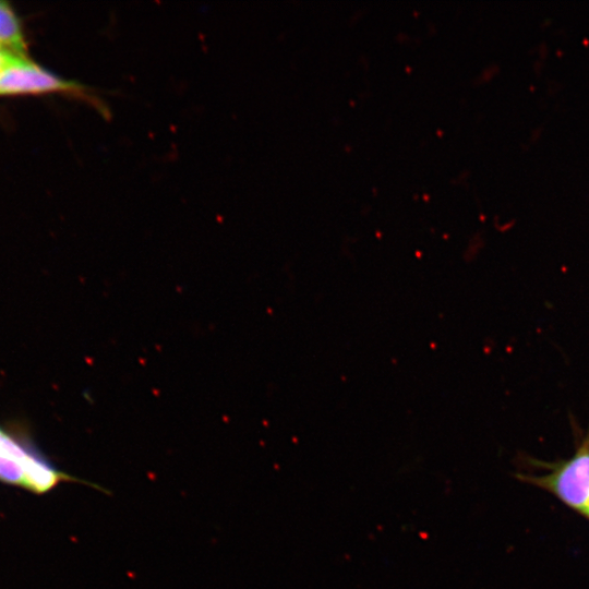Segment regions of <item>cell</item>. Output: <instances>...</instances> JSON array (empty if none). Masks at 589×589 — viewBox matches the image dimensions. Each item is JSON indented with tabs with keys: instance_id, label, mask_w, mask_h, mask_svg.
I'll return each mask as SVG.
<instances>
[{
	"instance_id": "cell-1",
	"label": "cell",
	"mask_w": 589,
	"mask_h": 589,
	"mask_svg": "<svg viewBox=\"0 0 589 589\" xmlns=\"http://www.w3.org/2000/svg\"><path fill=\"white\" fill-rule=\"evenodd\" d=\"M0 482L45 494L59 484H86L107 494L98 484L73 477L57 468L29 442L0 426Z\"/></svg>"
},
{
	"instance_id": "cell-2",
	"label": "cell",
	"mask_w": 589,
	"mask_h": 589,
	"mask_svg": "<svg viewBox=\"0 0 589 589\" xmlns=\"http://www.w3.org/2000/svg\"><path fill=\"white\" fill-rule=\"evenodd\" d=\"M62 93L77 97L97 109L109 119L107 105L89 87L76 81L64 80L29 61L28 58L13 57L0 72V95Z\"/></svg>"
},
{
	"instance_id": "cell-3",
	"label": "cell",
	"mask_w": 589,
	"mask_h": 589,
	"mask_svg": "<svg viewBox=\"0 0 589 589\" xmlns=\"http://www.w3.org/2000/svg\"><path fill=\"white\" fill-rule=\"evenodd\" d=\"M534 480L566 505L586 513L589 506V436L569 459Z\"/></svg>"
},
{
	"instance_id": "cell-4",
	"label": "cell",
	"mask_w": 589,
	"mask_h": 589,
	"mask_svg": "<svg viewBox=\"0 0 589 589\" xmlns=\"http://www.w3.org/2000/svg\"><path fill=\"white\" fill-rule=\"evenodd\" d=\"M0 49L13 56L27 58L21 23L11 7L3 1H0Z\"/></svg>"
},
{
	"instance_id": "cell-5",
	"label": "cell",
	"mask_w": 589,
	"mask_h": 589,
	"mask_svg": "<svg viewBox=\"0 0 589 589\" xmlns=\"http://www.w3.org/2000/svg\"><path fill=\"white\" fill-rule=\"evenodd\" d=\"M15 57L11 53H8L0 49V72L3 70V68L11 61V59ZM17 57V56H16Z\"/></svg>"
},
{
	"instance_id": "cell-6",
	"label": "cell",
	"mask_w": 589,
	"mask_h": 589,
	"mask_svg": "<svg viewBox=\"0 0 589 589\" xmlns=\"http://www.w3.org/2000/svg\"><path fill=\"white\" fill-rule=\"evenodd\" d=\"M585 514H587V515L589 516V506H588V508H587V510H586Z\"/></svg>"
}]
</instances>
